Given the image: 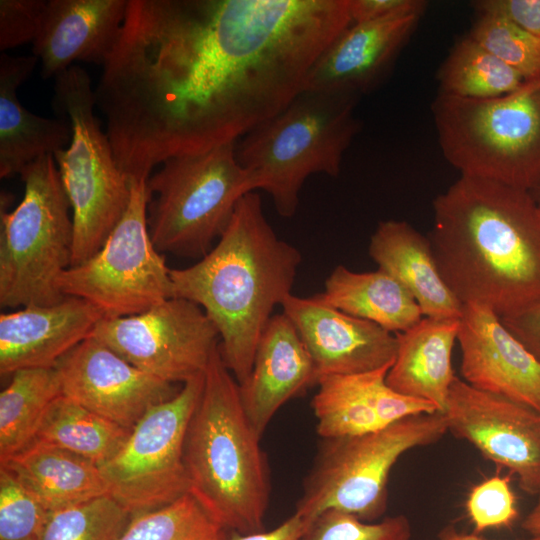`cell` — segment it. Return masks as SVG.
I'll list each match as a JSON object with an SVG mask.
<instances>
[{
    "label": "cell",
    "mask_w": 540,
    "mask_h": 540,
    "mask_svg": "<svg viewBox=\"0 0 540 540\" xmlns=\"http://www.w3.org/2000/svg\"><path fill=\"white\" fill-rule=\"evenodd\" d=\"M431 111L442 154L461 175L527 191L540 181V76L490 99L438 93Z\"/></svg>",
    "instance_id": "cell-5"
},
{
    "label": "cell",
    "mask_w": 540,
    "mask_h": 540,
    "mask_svg": "<svg viewBox=\"0 0 540 540\" xmlns=\"http://www.w3.org/2000/svg\"><path fill=\"white\" fill-rule=\"evenodd\" d=\"M424 13L352 23L316 59L302 90L361 97L389 75ZM301 90V91H302Z\"/></svg>",
    "instance_id": "cell-16"
},
{
    "label": "cell",
    "mask_w": 540,
    "mask_h": 540,
    "mask_svg": "<svg viewBox=\"0 0 540 540\" xmlns=\"http://www.w3.org/2000/svg\"><path fill=\"white\" fill-rule=\"evenodd\" d=\"M465 506L477 534L488 529L510 528L519 516L509 476L494 475L473 486Z\"/></svg>",
    "instance_id": "cell-35"
},
{
    "label": "cell",
    "mask_w": 540,
    "mask_h": 540,
    "mask_svg": "<svg viewBox=\"0 0 540 540\" xmlns=\"http://www.w3.org/2000/svg\"><path fill=\"white\" fill-rule=\"evenodd\" d=\"M128 0H49L33 41L41 76L55 78L74 61L104 65L125 19Z\"/></svg>",
    "instance_id": "cell-20"
},
{
    "label": "cell",
    "mask_w": 540,
    "mask_h": 540,
    "mask_svg": "<svg viewBox=\"0 0 540 540\" xmlns=\"http://www.w3.org/2000/svg\"><path fill=\"white\" fill-rule=\"evenodd\" d=\"M54 79V108L72 132L68 148L53 156L72 208L71 266H75L102 247L122 218L130 200L131 180L119 168L95 116V94L87 71L72 65Z\"/></svg>",
    "instance_id": "cell-7"
},
{
    "label": "cell",
    "mask_w": 540,
    "mask_h": 540,
    "mask_svg": "<svg viewBox=\"0 0 540 540\" xmlns=\"http://www.w3.org/2000/svg\"><path fill=\"white\" fill-rule=\"evenodd\" d=\"M529 192L531 196L533 197L534 201L536 202V204L538 205V207L540 208V181L535 186H533L529 190Z\"/></svg>",
    "instance_id": "cell-43"
},
{
    "label": "cell",
    "mask_w": 540,
    "mask_h": 540,
    "mask_svg": "<svg viewBox=\"0 0 540 540\" xmlns=\"http://www.w3.org/2000/svg\"><path fill=\"white\" fill-rule=\"evenodd\" d=\"M91 336L140 370L165 382L203 374L219 333L204 310L179 297L138 314L103 318Z\"/></svg>",
    "instance_id": "cell-12"
},
{
    "label": "cell",
    "mask_w": 540,
    "mask_h": 540,
    "mask_svg": "<svg viewBox=\"0 0 540 540\" xmlns=\"http://www.w3.org/2000/svg\"><path fill=\"white\" fill-rule=\"evenodd\" d=\"M20 176L21 202L7 211V195L1 194L0 210V305L13 310L65 298L57 280L71 266L74 239L71 206L54 156L37 158Z\"/></svg>",
    "instance_id": "cell-6"
},
{
    "label": "cell",
    "mask_w": 540,
    "mask_h": 540,
    "mask_svg": "<svg viewBox=\"0 0 540 540\" xmlns=\"http://www.w3.org/2000/svg\"><path fill=\"white\" fill-rule=\"evenodd\" d=\"M369 255L412 295L424 317L460 318L463 304L444 281L428 237L408 222H379L370 238Z\"/></svg>",
    "instance_id": "cell-22"
},
{
    "label": "cell",
    "mask_w": 540,
    "mask_h": 540,
    "mask_svg": "<svg viewBox=\"0 0 540 540\" xmlns=\"http://www.w3.org/2000/svg\"><path fill=\"white\" fill-rule=\"evenodd\" d=\"M38 58L0 55V177L20 174L37 158L70 144L72 132L64 118H44L28 111L17 89L33 72Z\"/></svg>",
    "instance_id": "cell-23"
},
{
    "label": "cell",
    "mask_w": 540,
    "mask_h": 540,
    "mask_svg": "<svg viewBox=\"0 0 540 540\" xmlns=\"http://www.w3.org/2000/svg\"><path fill=\"white\" fill-rule=\"evenodd\" d=\"M448 432L443 413L413 415L378 431L323 438L303 483L295 513L307 523L327 510L366 522L381 518L388 502V480L407 451L432 444Z\"/></svg>",
    "instance_id": "cell-9"
},
{
    "label": "cell",
    "mask_w": 540,
    "mask_h": 540,
    "mask_svg": "<svg viewBox=\"0 0 540 540\" xmlns=\"http://www.w3.org/2000/svg\"><path fill=\"white\" fill-rule=\"evenodd\" d=\"M470 4L476 15L505 18L540 39V0H476Z\"/></svg>",
    "instance_id": "cell-37"
},
{
    "label": "cell",
    "mask_w": 540,
    "mask_h": 540,
    "mask_svg": "<svg viewBox=\"0 0 540 540\" xmlns=\"http://www.w3.org/2000/svg\"><path fill=\"white\" fill-rule=\"evenodd\" d=\"M436 78L438 93L467 99L499 97L516 90L525 81L468 35L452 46Z\"/></svg>",
    "instance_id": "cell-29"
},
{
    "label": "cell",
    "mask_w": 540,
    "mask_h": 540,
    "mask_svg": "<svg viewBox=\"0 0 540 540\" xmlns=\"http://www.w3.org/2000/svg\"><path fill=\"white\" fill-rule=\"evenodd\" d=\"M423 0H349L352 23L376 21L393 16L425 13Z\"/></svg>",
    "instance_id": "cell-38"
},
{
    "label": "cell",
    "mask_w": 540,
    "mask_h": 540,
    "mask_svg": "<svg viewBox=\"0 0 540 540\" xmlns=\"http://www.w3.org/2000/svg\"><path fill=\"white\" fill-rule=\"evenodd\" d=\"M468 36L525 80L540 76V39L509 20L477 14Z\"/></svg>",
    "instance_id": "cell-32"
},
{
    "label": "cell",
    "mask_w": 540,
    "mask_h": 540,
    "mask_svg": "<svg viewBox=\"0 0 540 540\" xmlns=\"http://www.w3.org/2000/svg\"><path fill=\"white\" fill-rule=\"evenodd\" d=\"M46 0H0V50L34 41Z\"/></svg>",
    "instance_id": "cell-36"
},
{
    "label": "cell",
    "mask_w": 540,
    "mask_h": 540,
    "mask_svg": "<svg viewBox=\"0 0 540 540\" xmlns=\"http://www.w3.org/2000/svg\"><path fill=\"white\" fill-rule=\"evenodd\" d=\"M49 513L13 472L0 466V540H38Z\"/></svg>",
    "instance_id": "cell-34"
},
{
    "label": "cell",
    "mask_w": 540,
    "mask_h": 540,
    "mask_svg": "<svg viewBox=\"0 0 540 540\" xmlns=\"http://www.w3.org/2000/svg\"><path fill=\"white\" fill-rule=\"evenodd\" d=\"M204 386V373L182 384L133 427L121 449L99 466L108 494L132 515L189 493L184 463L188 426Z\"/></svg>",
    "instance_id": "cell-11"
},
{
    "label": "cell",
    "mask_w": 540,
    "mask_h": 540,
    "mask_svg": "<svg viewBox=\"0 0 540 540\" xmlns=\"http://www.w3.org/2000/svg\"><path fill=\"white\" fill-rule=\"evenodd\" d=\"M317 382L314 362L296 328L285 314L273 315L259 339L251 372L239 384L243 409L256 433L262 437L281 406Z\"/></svg>",
    "instance_id": "cell-21"
},
{
    "label": "cell",
    "mask_w": 540,
    "mask_h": 540,
    "mask_svg": "<svg viewBox=\"0 0 540 540\" xmlns=\"http://www.w3.org/2000/svg\"><path fill=\"white\" fill-rule=\"evenodd\" d=\"M235 143L169 158L149 176L147 225L160 253L201 259L226 230L239 200L254 192Z\"/></svg>",
    "instance_id": "cell-8"
},
{
    "label": "cell",
    "mask_w": 540,
    "mask_h": 540,
    "mask_svg": "<svg viewBox=\"0 0 540 540\" xmlns=\"http://www.w3.org/2000/svg\"><path fill=\"white\" fill-rule=\"evenodd\" d=\"M132 516L104 495L50 512L38 540H119Z\"/></svg>",
    "instance_id": "cell-31"
},
{
    "label": "cell",
    "mask_w": 540,
    "mask_h": 540,
    "mask_svg": "<svg viewBox=\"0 0 540 540\" xmlns=\"http://www.w3.org/2000/svg\"><path fill=\"white\" fill-rule=\"evenodd\" d=\"M521 526L531 537L540 539V492L537 494L535 505L524 517Z\"/></svg>",
    "instance_id": "cell-41"
},
{
    "label": "cell",
    "mask_w": 540,
    "mask_h": 540,
    "mask_svg": "<svg viewBox=\"0 0 540 540\" xmlns=\"http://www.w3.org/2000/svg\"><path fill=\"white\" fill-rule=\"evenodd\" d=\"M457 342L465 382L540 412V362L493 310L464 304Z\"/></svg>",
    "instance_id": "cell-17"
},
{
    "label": "cell",
    "mask_w": 540,
    "mask_h": 540,
    "mask_svg": "<svg viewBox=\"0 0 540 540\" xmlns=\"http://www.w3.org/2000/svg\"><path fill=\"white\" fill-rule=\"evenodd\" d=\"M0 466L13 472L48 512L109 495L97 464L38 441Z\"/></svg>",
    "instance_id": "cell-25"
},
{
    "label": "cell",
    "mask_w": 540,
    "mask_h": 540,
    "mask_svg": "<svg viewBox=\"0 0 540 540\" xmlns=\"http://www.w3.org/2000/svg\"><path fill=\"white\" fill-rule=\"evenodd\" d=\"M307 522L297 513H294L280 525L270 531H261L250 534L231 532L222 540H301Z\"/></svg>",
    "instance_id": "cell-40"
},
{
    "label": "cell",
    "mask_w": 540,
    "mask_h": 540,
    "mask_svg": "<svg viewBox=\"0 0 540 540\" xmlns=\"http://www.w3.org/2000/svg\"><path fill=\"white\" fill-rule=\"evenodd\" d=\"M55 369L63 396L130 430L152 407L179 391L93 336L62 356Z\"/></svg>",
    "instance_id": "cell-14"
},
{
    "label": "cell",
    "mask_w": 540,
    "mask_h": 540,
    "mask_svg": "<svg viewBox=\"0 0 540 540\" xmlns=\"http://www.w3.org/2000/svg\"><path fill=\"white\" fill-rule=\"evenodd\" d=\"M405 515L366 522L339 510H327L307 523L301 540H411Z\"/></svg>",
    "instance_id": "cell-33"
},
{
    "label": "cell",
    "mask_w": 540,
    "mask_h": 540,
    "mask_svg": "<svg viewBox=\"0 0 540 540\" xmlns=\"http://www.w3.org/2000/svg\"><path fill=\"white\" fill-rule=\"evenodd\" d=\"M443 414L449 432L508 469L524 492H540L539 411L456 376Z\"/></svg>",
    "instance_id": "cell-13"
},
{
    "label": "cell",
    "mask_w": 540,
    "mask_h": 540,
    "mask_svg": "<svg viewBox=\"0 0 540 540\" xmlns=\"http://www.w3.org/2000/svg\"><path fill=\"white\" fill-rule=\"evenodd\" d=\"M435 540H489L479 536L477 533H466L457 530L454 526H446L443 528ZM526 540H540L539 538L530 537Z\"/></svg>",
    "instance_id": "cell-42"
},
{
    "label": "cell",
    "mask_w": 540,
    "mask_h": 540,
    "mask_svg": "<svg viewBox=\"0 0 540 540\" xmlns=\"http://www.w3.org/2000/svg\"><path fill=\"white\" fill-rule=\"evenodd\" d=\"M147 181L131 180L128 206L102 247L57 280L64 296L84 299L118 318L142 313L173 297L170 269L147 225Z\"/></svg>",
    "instance_id": "cell-10"
},
{
    "label": "cell",
    "mask_w": 540,
    "mask_h": 540,
    "mask_svg": "<svg viewBox=\"0 0 540 540\" xmlns=\"http://www.w3.org/2000/svg\"><path fill=\"white\" fill-rule=\"evenodd\" d=\"M104 318L90 302L65 296L52 305H30L0 315V374L26 368H53L91 336Z\"/></svg>",
    "instance_id": "cell-19"
},
{
    "label": "cell",
    "mask_w": 540,
    "mask_h": 540,
    "mask_svg": "<svg viewBox=\"0 0 540 540\" xmlns=\"http://www.w3.org/2000/svg\"><path fill=\"white\" fill-rule=\"evenodd\" d=\"M321 297L331 306L373 322L395 334L419 322L423 315L412 295L387 272H355L336 266Z\"/></svg>",
    "instance_id": "cell-26"
},
{
    "label": "cell",
    "mask_w": 540,
    "mask_h": 540,
    "mask_svg": "<svg viewBox=\"0 0 540 540\" xmlns=\"http://www.w3.org/2000/svg\"><path fill=\"white\" fill-rule=\"evenodd\" d=\"M315 365L319 378L367 372L391 365L395 334L328 304L319 294H290L281 304Z\"/></svg>",
    "instance_id": "cell-15"
},
{
    "label": "cell",
    "mask_w": 540,
    "mask_h": 540,
    "mask_svg": "<svg viewBox=\"0 0 540 540\" xmlns=\"http://www.w3.org/2000/svg\"><path fill=\"white\" fill-rule=\"evenodd\" d=\"M60 395L55 367L26 368L11 374L0 393V463L34 441L47 410Z\"/></svg>",
    "instance_id": "cell-27"
},
{
    "label": "cell",
    "mask_w": 540,
    "mask_h": 540,
    "mask_svg": "<svg viewBox=\"0 0 540 540\" xmlns=\"http://www.w3.org/2000/svg\"><path fill=\"white\" fill-rule=\"evenodd\" d=\"M225 530L190 494L134 514L119 540H222Z\"/></svg>",
    "instance_id": "cell-30"
},
{
    "label": "cell",
    "mask_w": 540,
    "mask_h": 540,
    "mask_svg": "<svg viewBox=\"0 0 540 540\" xmlns=\"http://www.w3.org/2000/svg\"><path fill=\"white\" fill-rule=\"evenodd\" d=\"M459 319L422 317L412 327L395 333L396 356L386 383L394 391L434 404L445 411L455 379L452 350Z\"/></svg>",
    "instance_id": "cell-24"
},
{
    "label": "cell",
    "mask_w": 540,
    "mask_h": 540,
    "mask_svg": "<svg viewBox=\"0 0 540 540\" xmlns=\"http://www.w3.org/2000/svg\"><path fill=\"white\" fill-rule=\"evenodd\" d=\"M391 366L319 378L311 406L322 439L366 434L413 415L439 412L434 404L389 387Z\"/></svg>",
    "instance_id": "cell-18"
},
{
    "label": "cell",
    "mask_w": 540,
    "mask_h": 540,
    "mask_svg": "<svg viewBox=\"0 0 540 540\" xmlns=\"http://www.w3.org/2000/svg\"><path fill=\"white\" fill-rule=\"evenodd\" d=\"M359 99L302 90L284 109L236 141V159L253 191L270 194L279 215L295 214L310 175H339L343 155L361 127L355 116Z\"/></svg>",
    "instance_id": "cell-4"
},
{
    "label": "cell",
    "mask_w": 540,
    "mask_h": 540,
    "mask_svg": "<svg viewBox=\"0 0 540 540\" xmlns=\"http://www.w3.org/2000/svg\"><path fill=\"white\" fill-rule=\"evenodd\" d=\"M507 329L540 362V303L501 318Z\"/></svg>",
    "instance_id": "cell-39"
},
{
    "label": "cell",
    "mask_w": 540,
    "mask_h": 540,
    "mask_svg": "<svg viewBox=\"0 0 540 540\" xmlns=\"http://www.w3.org/2000/svg\"><path fill=\"white\" fill-rule=\"evenodd\" d=\"M427 236L447 286L500 318L540 303V208L530 192L461 175L433 201Z\"/></svg>",
    "instance_id": "cell-1"
},
{
    "label": "cell",
    "mask_w": 540,
    "mask_h": 540,
    "mask_svg": "<svg viewBox=\"0 0 540 540\" xmlns=\"http://www.w3.org/2000/svg\"><path fill=\"white\" fill-rule=\"evenodd\" d=\"M301 253L267 221L258 193L244 195L224 233L195 264L170 269L173 297L200 306L221 339L223 360L238 384L249 376L259 339L290 295Z\"/></svg>",
    "instance_id": "cell-2"
},
{
    "label": "cell",
    "mask_w": 540,
    "mask_h": 540,
    "mask_svg": "<svg viewBox=\"0 0 540 540\" xmlns=\"http://www.w3.org/2000/svg\"><path fill=\"white\" fill-rule=\"evenodd\" d=\"M260 439L219 346L204 372L203 391L186 434L184 463L189 493L224 530H265L270 483Z\"/></svg>",
    "instance_id": "cell-3"
},
{
    "label": "cell",
    "mask_w": 540,
    "mask_h": 540,
    "mask_svg": "<svg viewBox=\"0 0 540 540\" xmlns=\"http://www.w3.org/2000/svg\"><path fill=\"white\" fill-rule=\"evenodd\" d=\"M130 432L61 394L47 410L34 441L69 451L100 466L121 449Z\"/></svg>",
    "instance_id": "cell-28"
}]
</instances>
